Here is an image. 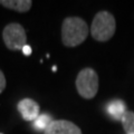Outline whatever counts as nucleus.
Instances as JSON below:
<instances>
[{
  "instance_id": "nucleus-1",
  "label": "nucleus",
  "mask_w": 134,
  "mask_h": 134,
  "mask_svg": "<svg viewBox=\"0 0 134 134\" xmlns=\"http://www.w3.org/2000/svg\"><path fill=\"white\" fill-rule=\"evenodd\" d=\"M88 36V26L79 17H68L62 25V40L67 47H76Z\"/></svg>"
},
{
  "instance_id": "nucleus-2",
  "label": "nucleus",
  "mask_w": 134,
  "mask_h": 134,
  "mask_svg": "<svg viewBox=\"0 0 134 134\" xmlns=\"http://www.w3.org/2000/svg\"><path fill=\"white\" fill-rule=\"evenodd\" d=\"M115 18L108 11H99L94 17L91 26V34L97 41H107L115 34Z\"/></svg>"
},
{
  "instance_id": "nucleus-3",
  "label": "nucleus",
  "mask_w": 134,
  "mask_h": 134,
  "mask_svg": "<svg viewBox=\"0 0 134 134\" xmlns=\"http://www.w3.org/2000/svg\"><path fill=\"white\" fill-rule=\"evenodd\" d=\"M76 90L83 98L95 97L98 91V75L93 68L86 67L78 73L76 78Z\"/></svg>"
},
{
  "instance_id": "nucleus-4",
  "label": "nucleus",
  "mask_w": 134,
  "mask_h": 134,
  "mask_svg": "<svg viewBox=\"0 0 134 134\" xmlns=\"http://www.w3.org/2000/svg\"><path fill=\"white\" fill-rule=\"evenodd\" d=\"M5 45L10 50H21L27 45V36L25 28L18 23L7 25L2 31Z\"/></svg>"
},
{
  "instance_id": "nucleus-5",
  "label": "nucleus",
  "mask_w": 134,
  "mask_h": 134,
  "mask_svg": "<svg viewBox=\"0 0 134 134\" xmlns=\"http://www.w3.org/2000/svg\"><path fill=\"white\" fill-rule=\"evenodd\" d=\"M44 134H82V131L70 121L56 120L46 129Z\"/></svg>"
},
{
  "instance_id": "nucleus-6",
  "label": "nucleus",
  "mask_w": 134,
  "mask_h": 134,
  "mask_svg": "<svg viewBox=\"0 0 134 134\" xmlns=\"http://www.w3.org/2000/svg\"><path fill=\"white\" fill-rule=\"evenodd\" d=\"M18 111L25 121L34 122L40 115V108L38 103L31 98H24L18 103Z\"/></svg>"
},
{
  "instance_id": "nucleus-7",
  "label": "nucleus",
  "mask_w": 134,
  "mask_h": 134,
  "mask_svg": "<svg viewBox=\"0 0 134 134\" xmlns=\"http://www.w3.org/2000/svg\"><path fill=\"white\" fill-rule=\"evenodd\" d=\"M106 112L113 120L122 121L123 116L125 115V113L127 111H126V107H125V104H124L123 100L115 99V100H112V102H110L107 104Z\"/></svg>"
},
{
  "instance_id": "nucleus-8",
  "label": "nucleus",
  "mask_w": 134,
  "mask_h": 134,
  "mask_svg": "<svg viewBox=\"0 0 134 134\" xmlns=\"http://www.w3.org/2000/svg\"><path fill=\"white\" fill-rule=\"evenodd\" d=\"M0 5L7 9H11L18 12H27L30 10L32 1L30 0H0Z\"/></svg>"
},
{
  "instance_id": "nucleus-9",
  "label": "nucleus",
  "mask_w": 134,
  "mask_h": 134,
  "mask_svg": "<svg viewBox=\"0 0 134 134\" xmlns=\"http://www.w3.org/2000/svg\"><path fill=\"white\" fill-rule=\"evenodd\" d=\"M53 117L52 115L47 114V113H43V114H40L37 119L34 121V127H35L37 131H46V129H47L50 124L53 122Z\"/></svg>"
},
{
  "instance_id": "nucleus-10",
  "label": "nucleus",
  "mask_w": 134,
  "mask_h": 134,
  "mask_svg": "<svg viewBox=\"0 0 134 134\" xmlns=\"http://www.w3.org/2000/svg\"><path fill=\"white\" fill-rule=\"evenodd\" d=\"M122 124L126 134H134V113L127 111L122 119Z\"/></svg>"
},
{
  "instance_id": "nucleus-11",
  "label": "nucleus",
  "mask_w": 134,
  "mask_h": 134,
  "mask_svg": "<svg viewBox=\"0 0 134 134\" xmlns=\"http://www.w3.org/2000/svg\"><path fill=\"white\" fill-rule=\"evenodd\" d=\"M5 88H6V77L1 72V69H0V94L2 93Z\"/></svg>"
},
{
  "instance_id": "nucleus-12",
  "label": "nucleus",
  "mask_w": 134,
  "mask_h": 134,
  "mask_svg": "<svg viewBox=\"0 0 134 134\" xmlns=\"http://www.w3.org/2000/svg\"><path fill=\"white\" fill-rule=\"evenodd\" d=\"M21 50H23V54H24L25 56H30L31 55V52H32V49H31V47L29 45L24 46V48Z\"/></svg>"
},
{
  "instance_id": "nucleus-13",
  "label": "nucleus",
  "mask_w": 134,
  "mask_h": 134,
  "mask_svg": "<svg viewBox=\"0 0 134 134\" xmlns=\"http://www.w3.org/2000/svg\"><path fill=\"white\" fill-rule=\"evenodd\" d=\"M52 69L54 70V72H56V69H57V68H56V66H53V68H52Z\"/></svg>"
},
{
  "instance_id": "nucleus-14",
  "label": "nucleus",
  "mask_w": 134,
  "mask_h": 134,
  "mask_svg": "<svg viewBox=\"0 0 134 134\" xmlns=\"http://www.w3.org/2000/svg\"><path fill=\"white\" fill-rule=\"evenodd\" d=\"M0 134H2V133H0Z\"/></svg>"
}]
</instances>
